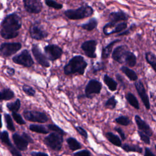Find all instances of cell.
<instances>
[{
  "label": "cell",
  "mask_w": 156,
  "mask_h": 156,
  "mask_svg": "<svg viewBox=\"0 0 156 156\" xmlns=\"http://www.w3.org/2000/svg\"><path fill=\"white\" fill-rule=\"evenodd\" d=\"M22 26L21 18L15 12L7 15L1 24V36L4 39H12L19 35Z\"/></svg>",
  "instance_id": "cell-1"
},
{
  "label": "cell",
  "mask_w": 156,
  "mask_h": 156,
  "mask_svg": "<svg viewBox=\"0 0 156 156\" xmlns=\"http://www.w3.org/2000/svg\"><path fill=\"white\" fill-rule=\"evenodd\" d=\"M88 66L84 57L78 55L73 57L63 67V72L65 75H71L77 73L83 75Z\"/></svg>",
  "instance_id": "cell-2"
},
{
  "label": "cell",
  "mask_w": 156,
  "mask_h": 156,
  "mask_svg": "<svg viewBox=\"0 0 156 156\" xmlns=\"http://www.w3.org/2000/svg\"><path fill=\"white\" fill-rule=\"evenodd\" d=\"M93 8L84 4L77 9H67L64 12L65 16L71 20H79L91 16L94 14Z\"/></svg>",
  "instance_id": "cell-3"
},
{
  "label": "cell",
  "mask_w": 156,
  "mask_h": 156,
  "mask_svg": "<svg viewBox=\"0 0 156 156\" xmlns=\"http://www.w3.org/2000/svg\"><path fill=\"white\" fill-rule=\"evenodd\" d=\"M63 142V135L53 132L45 136L43 143L52 150L58 152L61 150Z\"/></svg>",
  "instance_id": "cell-4"
},
{
  "label": "cell",
  "mask_w": 156,
  "mask_h": 156,
  "mask_svg": "<svg viewBox=\"0 0 156 156\" xmlns=\"http://www.w3.org/2000/svg\"><path fill=\"white\" fill-rule=\"evenodd\" d=\"M12 61L26 68L31 67L34 64V61L27 49H24L19 54L15 55L12 58Z\"/></svg>",
  "instance_id": "cell-5"
},
{
  "label": "cell",
  "mask_w": 156,
  "mask_h": 156,
  "mask_svg": "<svg viewBox=\"0 0 156 156\" xmlns=\"http://www.w3.org/2000/svg\"><path fill=\"white\" fill-rule=\"evenodd\" d=\"M23 115L27 121L30 122L45 123L49 120L45 113L36 110H25L23 112Z\"/></svg>",
  "instance_id": "cell-6"
},
{
  "label": "cell",
  "mask_w": 156,
  "mask_h": 156,
  "mask_svg": "<svg viewBox=\"0 0 156 156\" xmlns=\"http://www.w3.org/2000/svg\"><path fill=\"white\" fill-rule=\"evenodd\" d=\"M30 37L35 40H42L47 38L49 33L44 30L39 21H35L29 27Z\"/></svg>",
  "instance_id": "cell-7"
},
{
  "label": "cell",
  "mask_w": 156,
  "mask_h": 156,
  "mask_svg": "<svg viewBox=\"0 0 156 156\" xmlns=\"http://www.w3.org/2000/svg\"><path fill=\"white\" fill-rule=\"evenodd\" d=\"M102 83L96 79H91L85 88V96L87 98L92 99L95 94H99L102 90Z\"/></svg>",
  "instance_id": "cell-8"
},
{
  "label": "cell",
  "mask_w": 156,
  "mask_h": 156,
  "mask_svg": "<svg viewBox=\"0 0 156 156\" xmlns=\"http://www.w3.org/2000/svg\"><path fill=\"white\" fill-rule=\"evenodd\" d=\"M44 51L49 60L55 61L63 54V49L57 44H50L44 48Z\"/></svg>",
  "instance_id": "cell-9"
},
{
  "label": "cell",
  "mask_w": 156,
  "mask_h": 156,
  "mask_svg": "<svg viewBox=\"0 0 156 156\" xmlns=\"http://www.w3.org/2000/svg\"><path fill=\"white\" fill-rule=\"evenodd\" d=\"M23 3L25 10L31 14L40 13L43 8L41 0H23Z\"/></svg>",
  "instance_id": "cell-10"
},
{
  "label": "cell",
  "mask_w": 156,
  "mask_h": 156,
  "mask_svg": "<svg viewBox=\"0 0 156 156\" xmlns=\"http://www.w3.org/2000/svg\"><path fill=\"white\" fill-rule=\"evenodd\" d=\"M22 47L20 42L3 43L0 46V52L5 57H9L16 53Z\"/></svg>",
  "instance_id": "cell-11"
},
{
  "label": "cell",
  "mask_w": 156,
  "mask_h": 156,
  "mask_svg": "<svg viewBox=\"0 0 156 156\" xmlns=\"http://www.w3.org/2000/svg\"><path fill=\"white\" fill-rule=\"evenodd\" d=\"M31 51L35 59L39 65L44 68H49L50 66V63L47 57L41 52L40 47L37 44L32 45Z\"/></svg>",
  "instance_id": "cell-12"
},
{
  "label": "cell",
  "mask_w": 156,
  "mask_h": 156,
  "mask_svg": "<svg viewBox=\"0 0 156 156\" xmlns=\"http://www.w3.org/2000/svg\"><path fill=\"white\" fill-rule=\"evenodd\" d=\"M96 46L97 41L96 40H90L82 43L80 48L87 57L90 58H95L96 57Z\"/></svg>",
  "instance_id": "cell-13"
},
{
  "label": "cell",
  "mask_w": 156,
  "mask_h": 156,
  "mask_svg": "<svg viewBox=\"0 0 156 156\" xmlns=\"http://www.w3.org/2000/svg\"><path fill=\"white\" fill-rule=\"evenodd\" d=\"M135 87L136 90L138 92V94L140 98H141L145 108L147 110H149L150 107H151L149 99V96L146 93V89L143 85V82L141 80H139L138 81L135 82Z\"/></svg>",
  "instance_id": "cell-14"
},
{
  "label": "cell",
  "mask_w": 156,
  "mask_h": 156,
  "mask_svg": "<svg viewBox=\"0 0 156 156\" xmlns=\"http://www.w3.org/2000/svg\"><path fill=\"white\" fill-rule=\"evenodd\" d=\"M0 141L9 148L12 155L15 156L22 155L20 151H18L12 144L9 138V133L7 131H0Z\"/></svg>",
  "instance_id": "cell-15"
},
{
  "label": "cell",
  "mask_w": 156,
  "mask_h": 156,
  "mask_svg": "<svg viewBox=\"0 0 156 156\" xmlns=\"http://www.w3.org/2000/svg\"><path fill=\"white\" fill-rule=\"evenodd\" d=\"M127 50L129 49L126 45H119L113 49L112 54V58L115 61L122 64L124 63V58Z\"/></svg>",
  "instance_id": "cell-16"
},
{
  "label": "cell",
  "mask_w": 156,
  "mask_h": 156,
  "mask_svg": "<svg viewBox=\"0 0 156 156\" xmlns=\"http://www.w3.org/2000/svg\"><path fill=\"white\" fill-rule=\"evenodd\" d=\"M129 18L128 14L122 10H118L117 12H112L109 13L108 20L109 22L113 24H117L121 21H127Z\"/></svg>",
  "instance_id": "cell-17"
},
{
  "label": "cell",
  "mask_w": 156,
  "mask_h": 156,
  "mask_svg": "<svg viewBox=\"0 0 156 156\" xmlns=\"http://www.w3.org/2000/svg\"><path fill=\"white\" fill-rule=\"evenodd\" d=\"M134 118L138 130L145 133L149 137L152 136L153 135V131L149 125L145 121L142 119L141 117L138 115H136Z\"/></svg>",
  "instance_id": "cell-18"
},
{
  "label": "cell",
  "mask_w": 156,
  "mask_h": 156,
  "mask_svg": "<svg viewBox=\"0 0 156 156\" xmlns=\"http://www.w3.org/2000/svg\"><path fill=\"white\" fill-rule=\"evenodd\" d=\"M12 139L16 147L21 151H24L27 150L29 143L22 136L18 133H14L12 135Z\"/></svg>",
  "instance_id": "cell-19"
},
{
  "label": "cell",
  "mask_w": 156,
  "mask_h": 156,
  "mask_svg": "<svg viewBox=\"0 0 156 156\" xmlns=\"http://www.w3.org/2000/svg\"><path fill=\"white\" fill-rule=\"evenodd\" d=\"M121 41V39H116L110 43H109L107 45H106L105 47L102 48V53H101V58L102 59H106L108 58L110 55V54L112 52V49L114 46V45L118 42H120Z\"/></svg>",
  "instance_id": "cell-20"
},
{
  "label": "cell",
  "mask_w": 156,
  "mask_h": 156,
  "mask_svg": "<svg viewBox=\"0 0 156 156\" xmlns=\"http://www.w3.org/2000/svg\"><path fill=\"white\" fill-rule=\"evenodd\" d=\"M124 62L130 68L134 67L136 63V57L133 52L127 50L124 58Z\"/></svg>",
  "instance_id": "cell-21"
},
{
  "label": "cell",
  "mask_w": 156,
  "mask_h": 156,
  "mask_svg": "<svg viewBox=\"0 0 156 156\" xmlns=\"http://www.w3.org/2000/svg\"><path fill=\"white\" fill-rule=\"evenodd\" d=\"M98 24V20L96 18H91L89 19V20L87 23L82 24L79 26L85 30L91 31L97 27Z\"/></svg>",
  "instance_id": "cell-22"
},
{
  "label": "cell",
  "mask_w": 156,
  "mask_h": 156,
  "mask_svg": "<svg viewBox=\"0 0 156 156\" xmlns=\"http://www.w3.org/2000/svg\"><path fill=\"white\" fill-rule=\"evenodd\" d=\"M122 150L126 152H136L138 154L143 153V148L136 144H129L125 143L121 146Z\"/></svg>",
  "instance_id": "cell-23"
},
{
  "label": "cell",
  "mask_w": 156,
  "mask_h": 156,
  "mask_svg": "<svg viewBox=\"0 0 156 156\" xmlns=\"http://www.w3.org/2000/svg\"><path fill=\"white\" fill-rule=\"evenodd\" d=\"M103 81L110 91H115L116 90L118 86L117 82H116L113 78L110 77L108 75L104 74L103 77Z\"/></svg>",
  "instance_id": "cell-24"
},
{
  "label": "cell",
  "mask_w": 156,
  "mask_h": 156,
  "mask_svg": "<svg viewBox=\"0 0 156 156\" xmlns=\"http://www.w3.org/2000/svg\"><path fill=\"white\" fill-rule=\"evenodd\" d=\"M106 138L113 145L117 147H121L122 145L121 139L116 135L111 132H108L105 133Z\"/></svg>",
  "instance_id": "cell-25"
},
{
  "label": "cell",
  "mask_w": 156,
  "mask_h": 156,
  "mask_svg": "<svg viewBox=\"0 0 156 156\" xmlns=\"http://www.w3.org/2000/svg\"><path fill=\"white\" fill-rule=\"evenodd\" d=\"M120 70L129 78V80L132 81H136L138 77L136 73L132 69L127 67L126 66H122L120 68Z\"/></svg>",
  "instance_id": "cell-26"
},
{
  "label": "cell",
  "mask_w": 156,
  "mask_h": 156,
  "mask_svg": "<svg viewBox=\"0 0 156 156\" xmlns=\"http://www.w3.org/2000/svg\"><path fill=\"white\" fill-rule=\"evenodd\" d=\"M66 143L69 149L72 151H75L81 149V144L74 138L69 137L66 139Z\"/></svg>",
  "instance_id": "cell-27"
},
{
  "label": "cell",
  "mask_w": 156,
  "mask_h": 156,
  "mask_svg": "<svg viewBox=\"0 0 156 156\" xmlns=\"http://www.w3.org/2000/svg\"><path fill=\"white\" fill-rule=\"evenodd\" d=\"M127 28V21H121L117 23L112 29V30L108 33L107 35H110L111 34H118L119 33L126 29Z\"/></svg>",
  "instance_id": "cell-28"
},
{
  "label": "cell",
  "mask_w": 156,
  "mask_h": 156,
  "mask_svg": "<svg viewBox=\"0 0 156 156\" xmlns=\"http://www.w3.org/2000/svg\"><path fill=\"white\" fill-rule=\"evenodd\" d=\"M125 98L130 105H132L137 110L140 109V104L138 101L133 94L129 92L125 94Z\"/></svg>",
  "instance_id": "cell-29"
},
{
  "label": "cell",
  "mask_w": 156,
  "mask_h": 156,
  "mask_svg": "<svg viewBox=\"0 0 156 156\" xmlns=\"http://www.w3.org/2000/svg\"><path fill=\"white\" fill-rule=\"evenodd\" d=\"M15 94L10 88H4L0 91V101H9L14 98Z\"/></svg>",
  "instance_id": "cell-30"
},
{
  "label": "cell",
  "mask_w": 156,
  "mask_h": 156,
  "mask_svg": "<svg viewBox=\"0 0 156 156\" xmlns=\"http://www.w3.org/2000/svg\"><path fill=\"white\" fill-rule=\"evenodd\" d=\"M29 129L32 132L41 134H48L49 132V130L47 127L40 124H30L29 126Z\"/></svg>",
  "instance_id": "cell-31"
},
{
  "label": "cell",
  "mask_w": 156,
  "mask_h": 156,
  "mask_svg": "<svg viewBox=\"0 0 156 156\" xmlns=\"http://www.w3.org/2000/svg\"><path fill=\"white\" fill-rule=\"evenodd\" d=\"M145 58L146 62L152 66L154 71L156 68V57L155 54L152 52H147L145 53Z\"/></svg>",
  "instance_id": "cell-32"
},
{
  "label": "cell",
  "mask_w": 156,
  "mask_h": 156,
  "mask_svg": "<svg viewBox=\"0 0 156 156\" xmlns=\"http://www.w3.org/2000/svg\"><path fill=\"white\" fill-rule=\"evenodd\" d=\"M7 108L12 112H17L21 107V101L19 99H16L13 102H9L6 104Z\"/></svg>",
  "instance_id": "cell-33"
},
{
  "label": "cell",
  "mask_w": 156,
  "mask_h": 156,
  "mask_svg": "<svg viewBox=\"0 0 156 156\" xmlns=\"http://www.w3.org/2000/svg\"><path fill=\"white\" fill-rule=\"evenodd\" d=\"M117 104H118V101L116 99L115 96H112L105 101L104 104V107L113 110L115 108Z\"/></svg>",
  "instance_id": "cell-34"
},
{
  "label": "cell",
  "mask_w": 156,
  "mask_h": 156,
  "mask_svg": "<svg viewBox=\"0 0 156 156\" xmlns=\"http://www.w3.org/2000/svg\"><path fill=\"white\" fill-rule=\"evenodd\" d=\"M115 122L123 126H127L131 123L130 119L126 116L121 115L115 119Z\"/></svg>",
  "instance_id": "cell-35"
},
{
  "label": "cell",
  "mask_w": 156,
  "mask_h": 156,
  "mask_svg": "<svg viewBox=\"0 0 156 156\" xmlns=\"http://www.w3.org/2000/svg\"><path fill=\"white\" fill-rule=\"evenodd\" d=\"M4 119H5V124H6V127L9 130H10L12 132H15V126L13 124L11 116L8 113H5L4 114Z\"/></svg>",
  "instance_id": "cell-36"
},
{
  "label": "cell",
  "mask_w": 156,
  "mask_h": 156,
  "mask_svg": "<svg viewBox=\"0 0 156 156\" xmlns=\"http://www.w3.org/2000/svg\"><path fill=\"white\" fill-rule=\"evenodd\" d=\"M45 4L55 10H60L63 8V4L55 1V0H44Z\"/></svg>",
  "instance_id": "cell-37"
},
{
  "label": "cell",
  "mask_w": 156,
  "mask_h": 156,
  "mask_svg": "<svg viewBox=\"0 0 156 156\" xmlns=\"http://www.w3.org/2000/svg\"><path fill=\"white\" fill-rule=\"evenodd\" d=\"M47 128L49 131H52L54 132H57L58 133H60L62 135H64L65 134H66V132L62 129H61L59 126H58L56 124H49L47 125Z\"/></svg>",
  "instance_id": "cell-38"
},
{
  "label": "cell",
  "mask_w": 156,
  "mask_h": 156,
  "mask_svg": "<svg viewBox=\"0 0 156 156\" xmlns=\"http://www.w3.org/2000/svg\"><path fill=\"white\" fill-rule=\"evenodd\" d=\"M22 90L29 96L33 97V96H34L35 95L36 91H35V89H34L32 87H30L29 85H24L22 87Z\"/></svg>",
  "instance_id": "cell-39"
},
{
  "label": "cell",
  "mask_w": 156,
  "mask_h": 156,
  "mask_svg": "<svg viewBox=\"0 0 156 156\" xmlns=\"http://www.w3.org/2000/svg\"><path fill=\"white\" fill-rule=\"evenodd\" d=\"M12 116L13 119L15 121L16 123L20 125H24L26 124L25 121L23 119V117L21 115L18 113L17 112H12Z\"/></svg>",
  "instance_id": "cell-40"
},
{
  "label": "cell",
  "mask_w": 156,
  "mask_h": 156,
  "mask_svg": "<svg viewBox=\"0 0 156 156\" xmlns=\"http://www.w3.org/2000/svg\"><path fill=\"white\" fill-rule=\"evenodd\" d=\"M105 68V65L104 63L103 62H96L94 66H93L91 69H92L93 73L95 74L96 73L101 70L104 69Z\"/></svg>",
  "instance_id": "cell-41"
},
{
  "label": "cell",
  "mask_w": 156,
  "mask_h": 156,
  "mask_svg": "<svg viewBox=\"0 0 156 156\" xmlns=\"http://www.w3.org/2000/svg\"><path fill=\"white\" fill-rule=\"evenodd\" d=\"M138 134L140 136V138L141 141H143L145 144H149L151 143V140H150V137L146 134L145 133L143 132L142 131L138 130Z\"/></svg>",
  "instance_id": "cell-42"
},
{
  "label": "cell",
  "mask_w": 156,
  "mask_h": 156,
  "mask_svg": "<svg viewBox=\"0 0 156 156\" xmlns=\"http://www.w3.org/2000/svg\"><path fill=\"white\" fill-rule=\"evenodd\" d=\"M74 128L77 132V133H79L82 137L85 138V139L88 138V133L83 127H82L81 126H75Z\"/></svg>",
  "instance_id": "cell-43"
},
{
  "label": "cell",
  "mask_w": 156,
  "mask_h": 156,
  "mask_svg": "<svg viewBox=\"0 0 156 156\" xmlns=\"http://www.w3.org/2000/svg\"><path fill=\"white\" fill-rule=\"evenodd\" d=\"M134 27H135V24H132V25L130 26V27H129V29H126L124 30L123 31L119 32V33L118 34H117L116 36V37H120V36L128 35L130 33V30H131L132 29H133Z\"/></svg>",
  "instance_id": "cell-44"
},
{
  "label": "cell",
  "mask_w": 156,
  "mask_h": 156,
  "mask_svg": "<svg viewBox=\"0 0 156 156\" xmlns=\"http://www.w3.org/2000/svg\"><path fill=\"white\" fill-rule=\"evenodd\" d=\"M73 155H77V156H90L91 155V153L88 150L83 149V150H81L80 151L74 152Z\"/></svg>",
  "instance_id": "cell-45"
},
{
  "label": "cell",
  "mask_w": 156,
  "mask_h": 156,
  "mask_svg": "<svg viewBox=\"0 0 156 156\" xmlns=\"http://www.w3.org/2000/svg\"><path fill=\"white\" fill-rule=\"evenodd\" d=\"M115 77H116V79H117L118 82L120 83L121 86H122L124 89H125L126 87V83H125L124 79L123 77H122L121 75H120L119 74H118V73H116V74H115Z\"/></svg>",
  "instance_id": "cell-46"
},
{
  "label": "cell",
  "mask_w": 156,
  "mask_h": 156,
  "mask_svg": "<svg viewBox=\"0 0 156 156\" xmlns=\"http://www.w3.org/2000/svg\"><path fill=\"white\" fill-rule=\"evenodd\" d=\"M114 130L117 132L118 133V134L119 135L121 139L122 140V141H124L126 139V135L124 133V132H123V130H122V129H121L120 127H114Z\"/></svg>",
  "instance_id": "cell-47"
},
{
  "label": "cell",
  "mask_w": 156,
  "mask_h": 156,
  "mask_svg": "<svg viewBox=\"0 0 156 156\" xmlns=\"http://www.w3.org/2000/svg\"><path fill=\"white\" fill-rule=\"evenodd\" d=\"M22 136L27 141V142L29 143H34V140L31 138V136L30 135H29L27 133H26V132H23Z\"/></svg>",
  "instance_id": "cell-48"
},
{
  "label": "cell",
  "mask_w": 156,
  "mask_h": 156,
  "mask_svg": "<svg viewBox=\"0 0 156 156\" xmlns=\"http://www.w3.org/2000/svg\"><path fill=\"white\" fill-rule=\"evenodd\" d=\"M144 156H155V155L152 152V151H151V149L149 147H146L144 148Z\"/></svg>",
  "instance_id": "cell-49"
},
{
  "label": "cell",
  "mask_w": 156,
  "mask_h": 156,
  "mask_svg": "<svg viewBox=\"0 0 156 156\" xmlns=\"http://www.w3.org/2000/svg\"><path fill=\"white\" fill-rule=\"evenodd\" d=\"M32 156H48V154L42 152H32L30 154Z\"/></svg>",
  "instance_id": "cell-50"
},
{
  "label": "cell",
  "mask_w": 156,
  "mask_h": 156,
  "mask_svg": "<svg viewBox=\"0 0 156 156\" xmlns=\"http://www.w3.org/2000/svg\"><path fill=\"white\" fill-rule=\"evenodd\" d=\"M15 71L14 68H11V67H7V73L9 76H13L15 74Z\"/></svg>",
  "instance_id": "cell-51"
},
{
  "label": "cell",
  "mask_w": 156,
  "mask_h": 156,
  "mask_svg": "<svg viewBox=\"0 0 156 156\" xmlns=\"http://www.w3.org/2000/svg\"><path fill=\"white\" fill-rule=\"evenodd\" d=\"M2 115L0 114V129L2 127Z\"/></svg>",
  "instance_id": "cell-52"
}]
</instances>
